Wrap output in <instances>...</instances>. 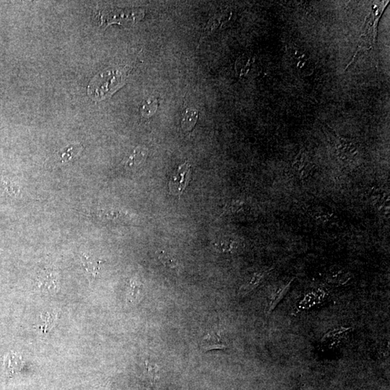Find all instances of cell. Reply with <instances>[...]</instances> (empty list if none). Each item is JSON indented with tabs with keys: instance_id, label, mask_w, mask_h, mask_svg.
Returning <instances> with one entry per match:
<instances>
[{
	"instance_id": "11",
	"label": "cell",
	"mask_w": 390,
	"mask_h": 390,
	"mask_svg": "<svg viewBox=\"0 0 390 390\" xmlns=\"http://www.w3.org/2000/svg\"><path fill=\"white\" fill-rule=\"evenodd\" d=\"M157 101L156 99H150L147 101L141 108L142 115L145 117H150L154 115L157 108Z\"/></svg>"
},
{
	"instance_id": "6",
	"label": "cell",
	"mask_w": 390,
	"mask_h": 390,
	"mask_svg": "<svg viewBox=\"0 0 390 390\" xmlns=\"http://www.w3.org/2000/svg\"><path fill=\"white\" fill-rule=\"evenodd\" d=\"M370 19L367 20L366 23L365 25V30L367 32H364V34L362 35L360 41V47L363 46L364 47H366L367 44H371V37L373 36V32L375 31L376 23H377V17L376 15H371L369 16Z\"/></svg>"
},
{
	"instance_id": "1",
	"label": "cell",
	"mask_w": 390,
	"mask_h": 390,
	"mask_svg": "<svg viewBox=\"0 0 390 390\" xmlns=\"http://www.w3.org/2000/svg\"><path fill=\"white\" fill-rule=\"evenodd\" d=\"M128 73L127 67L104 70L90 82L88 88V96L95 101L103 100L109 97L124 85Z\"/></svg>"
},
{
	"instance_id": "3",
	"label": "cell",
	"mask_w": 390,
	"mask_h": 390,
	"mask_svg": "<svg viewBox=\"0 0 390 390\" xmlns=\"http://www.w3.org/2000/svg\"><path fill=\"white\" fill-rule=\"evenodd\" d=\"M148 156V149L146 147H137L125 162V166L130 169H137L145 163Z\"/></svg>"
},
{
	"instance_id": "8",
	"label": "cell",
	"mask_w": 390,
	"mask_h": 390,
	"mask_svg": "<svg viewBox=\"0 0 390 390\" xmlns=\"http://www.w3.org/2000/svg\"><path fill=\"white\" fill-rule=\"evenodd\" d=\"M203 348L205 351H208L215 349H224L226 346L222 343L218 335L208 334L203 339Z\"/></svg>"
},
{
	"instance_id": "5",
	"label": "cell",
	"mask_w": 390,
	"mask_h": 390,
	"mask_svg": "<svg viewBox=\"0 0 390 390\" xmlns=\"http://www.w3.org/2000/svg\"><path fill=\"white\" fill-rule=\"evenodd\" d=\"M198 111L195 108H188L182 115V128L184 131H189L195 128L198 119Z\"/></svg>"
},
{
	"instance_id": "13",
	"label": "cell",
	"mask_w": 390,
	"mask_h": 390,
	"mask_svg": "<svg viewBox=\"0 0 390 390\" xmlns=\"http://www.w3.org/2000/svg\"><path fill=\"white\" fill-rule=\"evenodd\" d=\"M242 202L239 201V200H234V201H232L229 206H226L223 214L226 213V212H236V211L239 210V209L242 208Z\"/></svg>"
},
{
	"instance_id": "9",
	"label": "cell",
	"mask_w": 390,
	"mask_h": 390,
	"mask_svg": "<svg viewBox=\"0 0 390 390\" xmlns=\"http://www.w3.org/2000/svg\"><path fill=\"white\" fill-rule=\"evenodd\" d=\"M156 254H157L159 260L161 261L163 265L169 267L171 270H176L177 272L180 271V264L173 257L165 252L164 251H157Z\"/></svg>"
},
{
	"instance_id": "14",
	"label": "cell",
	"mask_w": 390,
	"mask_h": 390,
	"mask_svg": "<svg viewBox=\"0 0 390 390\" xmlns=\"http://www.w3.org/2000/svg\"><path fill=\"white\" fill-rule=\"evenodd\" d=\"M145 364H146L147 371H148L150 379H151V382H155L157 375V369L156 368V365H152V364L148 363V362H147Z\"/></svg>"
},
{
	"instance_id": "2",
	"label": "cell",
	"mask_w": 390,
	"mask_h": 390,
	"mask_svg": "<svg viewBox=\"0 0 390 390\" xmlns=\"http://www.w3.org/2000/svg\"><path fill=\"white\" fill-rule=\"evenodd\" d=\"M190 173V164L186 162L181 165L170 180L169 189L171 192L174 195H181L189 183Z\"/></svg>"
},
{
	"instance_id": "4",
	"label": "cell",
	"mask_w": 390,
	"mask_h": 390,
	"mask_svg": "<svg viewBox=\"0 0 390 390\" xmlns=\"http://www.w3.org/2000/svg\"><path fill=\"white\" fill-rule=\"evenodd\" d=\"M267 273V272L264 270V271L257 272V273L254 274L251 279L249 280V282L241 286L239 292H238V294L241 296H246L248 293L255 290L261 284V281H263Z\"/></svg>"
},
{
	"instance_id": "12",
	"label": "cell",
	"mask_w": 390,
	"mask_h": 390,
	"mask_svg": "<svg viewBox=\"0 0 390 390\" xmlns=\"http://www.w3.org/2000/svg\"><path fill=\"white\" fill-rule=\"evenodd\" d=\"M101 214H102V217L108 220L119 219V218H122L125 215V214L122 212V211L117 210V209L102 210Z\"/></svg>"
},
{
	"instance_id": "7",
	"label": "cell",
	"mask_w": 390,
	"mask_h": 390,
	"mask_svg": "<svg viewBox=\"0 0 390 390\" xmlns=\"http://www.w3.org/2000/svg\"><path fill=\"white\" fill-rule=\"evenodd\" d=\"M290 283H289L287 285L281 286L280 287L272 296L270 299V303H269L268 310H267V316L270 315L273 310L276 308L277 306L280 304L282 299L285 297L286 293L290 289Z\"/></svg>"
},
{
	"instance_id": "10",
	"label": "cell",
	"mask_w": 390,
	"mask_h": 390,
	"mask_svg": "<svg viewBox=\"0 0 390 390\" xmlns=\"http://www.w3.org/2000/svg\"><path fill=\"white\" fill-rule=\"evenodd\" d=\"M81 147L79 145H73L67 147L59 154L62 162H67L72 160L80 151Z\"/></svg>"
},
{
	"instance_id": "15",
	"label": "cell",
	"mask_w": 390,
	"mask_h": 390,
	"mask_svg": "<svg viewBox=\"0 0 390 390\" xmlns=\"http://www.w3.org/2000/svg\"><path fill=\"white\" fill-rule=\"evenodd\" d=\"M139 290H140V286L138 283L132 282L131 284V292H130V298L131 299H136L138 296Z\"/></svg>"
}]
</instances>
